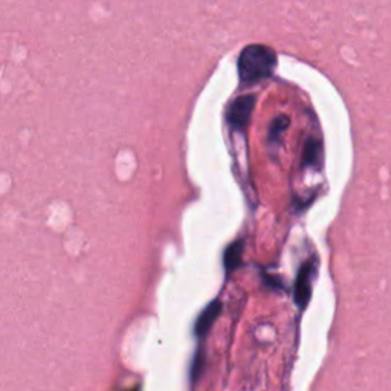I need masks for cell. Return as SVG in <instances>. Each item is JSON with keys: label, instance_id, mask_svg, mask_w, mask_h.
Returning <instances> with one entry per match:
<instances>
[{"label": "cell", "instance_id": "cell-1", "mask_svg": "<svg viewBox=\"0 0 391 391\" xmlns=\"http://www.w3.org/2000/svg\"><path fill=\"white\" fill-rule=\"evenodd\" d=\"M277 66V54L267 46L251 45L240 52L239 74L241 83L254 84L272 75Z\"/></svg>", "mask_w": 391, "mask_h": 391}, {"label": "cell", "instance_id": "cell-2", "mask_svg": "<svg viewBox=\"0 0 391 391\" xmlns=\"http://www.w3.org/2000/svg\"><path fill=\"white\" fill-rule=\"evenodd\" d=\"M256 107L254 95H243L231 104L228 110V124L234 128H245L249 124L251 115Z\"/></svg>", "mask_w": 391, "mask_h": 391}, {"label": "cell", "instance_id": "cell-3", "mask_svg": "<svg viewBox=\"0 0 391 391\" xmlns=\"http://www.w3.org/2000/svg\"><path fill=\"white\" fill-rule=\"evenodd\" d=\"M312 274H314V263L306 262L297 275V280H295V289H293V297L297 306L304 309L310 301L312 295Z\"/></svg>", "mask_w": 391, "mask_h": 391}, {"label": "cell", "instance_id": "cell-4", "mask_svg": "<svg viewBox=\"0 0 391 391\" xmlns=\"http://www.w3.org/2000/svg\"><path fill=\"white\" fill-rule=\"evenodd\" d=\"M222 312V303L220 301H213L208 304V307L199 315L196 326H194V332L197 336H205L208 332H210L214 321L217 319V317L220 315Z\"/></svg>", "mask_w": 391, "mask_h": 391}, {"label": "cell", "instance_id": "cell-5", "mask_svg": "<svg viewBox=\"0 0 391 391\" xmlns=\"http://www.w3.org/2000/svg\"><path fill=\"white\" fill-rule=\"evenodd\" d=\"M323 158V144L317 138H309L303 150V167H315Z\"/></svg>", "mask_w": 391, "mask_h": 391}, {"label": "cell", "instance_id": "cell-6", "mask_svg": "<svg viewBox=\"0 0 391 391\" xmlns=\"http://www.w3.org/2000/svg\"><path fill=\"white\" fill-rule=\"evenodd\" d=\"M243 241H234L232 245L228 246V249L225 251V267H227L228 272L236 271V269L240 266L241 263V257H243Z\"/></svg>", "mask_w": 391, "mask_h": 391}, {"label": "cell", "instance_id": "cell-7", "mask_svg": "<svg viewBox=\"0 0 391 391\" xmlns=\"http://www.w3.org/2000/svg\"><path fill=\"white\" fill-rule=\"evenodd\" d=\"M289 126V118L288 117H284V115H280L278 117L272 126H271V132H269V138L271 139H277V138H280L281 133L284 132L286 128H288Z\"/></svg>", "mask_w": 391, "mask_h": 391}, {"label": "cell", "instance_id": "cell-8", "mask_svg": "<svg viewBox=\"0 0 391 391\" xmlns=\"http://www.w3.org/2000/svg\"><path fill=\"white\" fill-rule=\"evenodd\" d=\"M202 356L201 354H197L196 356V359H194V362H193V370H191V373H193V378L196 379L199 375H201L202 373Z\"/></svg>", "mask_w": 391, "mask_h": 391}]
</instances>
